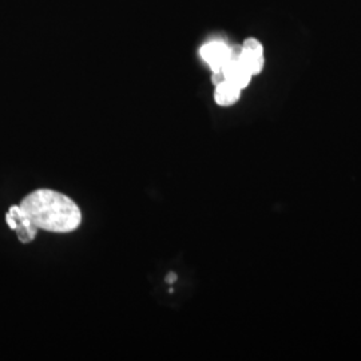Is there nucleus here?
Returning a JSON list of instances; mask_svg holds the SVG:
<instances>
[{
	"mask_svg": "<svg viewBox=\"0 0 361 361\" xmlns=\"http://www.w3.org/2000/svg\"><path fill=\"white\" fill-rule=\"evenodd\" d=\"M19 207L37 229L46 232H74L82 224V212L77 204L51 189H39L28 194Z\"/></svg>",
	"mask_w": 361,
	"mask_h": 361,
	"instance_id": "1",
	"label": "nucleus"
},
{
	"mask_svg": "<svg viewBox=\"0 0 361 361\" xmlns=\"http://www.w3.org/2000/svg\"><path fill=\"white\" fill-rule=\"evenodd\" d=\"M240 61L244 63L252 75L259 74L265 65L264 47L261 42L255 38L246 39L241 46Z\"/></svg>",
	"mask_w": 361,
	"mask_h": 361,
	"instance_id": "3",
	"label": "nucleus"
},
{
	"mask_svg": "<svg viewBox=\"0 0 361 361\" xmlns=\"http://www.w3.org/2000/svg\"><path fill=\"white\" fill-rule=\"evenodd\" d=\"M240 95H241L240 87H237L229 80H224L216 86L214 99H216V104L219 106L228 107V106L235 104L240 99Z\"/></svg>",
	"mask_w": 361,
	"mask_h": 361,
	"instance_id": "6",
	"label": "nucleus"
},
{
	"mask_svg": "<svg viewBox=\"0 0 361 361\" xmlns=\"http://www.w3.org/2000/svg\"><path fill=\"white\" fill-rule=\"evenodd\" d=\"M200 55L213 73H219L232 58V47L222 40H210L200 49Z\"/></svg>",
	"mask_w": 361,
	"mask_h": 361,
	"instance_id": "2",
	"label": "nucleus"
},
{
	"mask_svg": "<svg viewBox=\"0 0 361 361\" xmlns=\"http://www.w3.org/2000/svg\"><path fill=\"white\" fill-rule=\"evenodd\" d=\"M240 51H241V46L232 47V58L224 67L222 73H224L225 80L232 82L233 85H235L237 87L244 90L245 87H247L253 75L247 71L244 63L240 61Z\"/></svg>",
	"mask_w": 361,
	"mask_h": 361,
	"instance_id": "4",
	"label": "nucleus"
},
{
	"mask_svg": "<svg viewBox=\"0 0 361 361\" xmlns=\"http://www.w3.org/2000/svg\"><path fill=\"white\" fill-rule=\"evenodd\" d=\"M8 214L15 219V222H16V233H18V237H19V240H20V243H23V244H28V243H31L34 238H35V235H37V233H38V229L31 224V221L27 219L26 216H25V213L22 212V209L18 205H13V207H10V210H8Z\"/></svg>",
	"mask_w": 361,
	"mask_h": 361,
	"instance_id": "5",
	"label": "nucleus"
},
{
	"mask_svg": "<svg viewBox=\"0 0 361 361\" xmlns=\"http://www.w3.org/2000/svg\"><path fill=\"white\" fill-rule=\"evenodd\" d=\"M176 279H177V276H176V274H173V273H170V277L168 279V283H174V281H176Z\"/></svg>",
	"mask_w": 361,
	"mask_h": 361,
	"instance_id": "7",
	"label": "nucleus"
}]
</instances>
